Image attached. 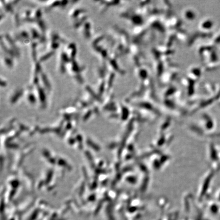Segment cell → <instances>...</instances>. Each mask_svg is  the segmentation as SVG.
Listing matches in <instances>:
<instances>
[{"mask_svg":"<svg viewBox=\"0 0 220 220\" xmlns=\"http://www.w3.org/2000/svg\"><path fill=\"white\" fill-rule=\"evenodd\" d=\"M67 53H66L68 56V58L72 60H75V57L77 54V48L76 46L74 43L69 44L67 48Z\"/></svg>","mask_w":220,"mask_h":220,"instance_id":"1","label":"cell"},{"mask_svg":"<svg viewBox=\"0 0 220 220\" xmlns=\"http://www.w3.org/2000/svg\"><path fill=\"white\" fill-rule=\"evenodd\" d=\"M40 77H41L42 82L43 84L44 85V87H45L46 90L50 91L51 90V86L50 81H48V79L47 76H46V75L45 74H44L42 72H41Z\"/></svg>","mask_w":220,"mask_h":220,"instance_id":"2","label":"cell"},{"mask_svg":"<svg viewBox=\"0 0 220 220\" xmlns=\"http://www.w3.org/2000/svg\"><path fill=\"white\" fill-rule=\"evenodd\" d=\"M83 35L86 38H89L91 36L90 33V23L86 22L83 26Z\"/></svg>","mask_w":220,"mask_h":220,"instance_id":"3","label":"cell"},{"mask_svg":"<svg viewBox=\"0 0 220 220\" xmlns=\"http://www.w3.org/2000/svg\"><path fill=\"white\" fill-rule=\"evenodd\" d=\"M85 10L82 9H77L72 11V12L71 13L70 15L72 18L78 19L79 18L80 14H82L83 12H85Z\"/></svg>","mask_w":220,"mask_h":220,"instance_id":"4","label":"cell"},{"mask_svg":"<svg viewBox=\"0 0 220 220\" xmlns=\"http://www.w3.org/2000/svg\"><path fill=\"white\" fill-rule=\"evenodd\" d=\"M12 57H10L9 56H4V62L5 64L8 67H11L13 66V62L11 59Z\"/></svg>","mask_w":220,"mask_h":220,"instance_id":"5","label":"cell"},{"mask_svg":"<svg viewBox=\"0 0 220 220\" xmlns=\"http://www.w3.org/2000/svg\"><path fill=\"white\" fill-rule=\"evenodd\" d=\"M54 53H55L54 51H50L49 53L46 54L45 55H43V56L40 58V60H39V62H43V61H45V60L48 59V58H50L51 56H52L54 54Z\"/></svg>","mask_w":220,"mask_h":220,"instance_id":"6","label":"cell"},{"mask_svg":"<svg viewBox=\"0 0 220 220\" xmlns=\"http://www.w3.org/2000/svg\"><path fill=\"white\" fill-rule=\"evenodd\" d=\"M1 86L3 87H5L7 85L6 82L5 81H3L2 78H1Z\"/></svg>","mask_w":220,"mask_h":220,"instance_id":"7","label":"cell"}]
</instances>
